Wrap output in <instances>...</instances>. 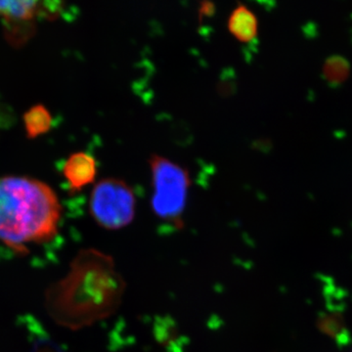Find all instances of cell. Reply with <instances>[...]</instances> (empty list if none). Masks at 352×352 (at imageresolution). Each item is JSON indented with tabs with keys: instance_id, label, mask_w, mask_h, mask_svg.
<instances>
[{
	"instance_id": "277c9868",
	"label": "cell",
	"mask_w": 352,
	"mask_h": 352,
	"mask_svg": "<svg viewBox=\"0 0 352 352\" xmlns=\"http://www.w3.org/2000/svg\"><path fill=\"white\" fill-rule=\"evenodd\" d=\"M135 196L126 182L105 178L92 190L90 214L103 228L118 230L131 223L135 214Z\"/></svg>"
},
{
	"instance_id": "8992f818",
	"label": "cell",
	"mask_w": 352,
	"mask_h": 352,
	"mask_svg": "<svg viewBox=\"0 0 352 352\" xmlns=\"http://www.w3.org/2000/svg\"><path fill=\"white\" fill-rule=\"evenodd\" d=\"M228 31L240 43H251L258 36V20L256 14L244 4H240L229 17Z\"/></svg>"
},
{
	"instance_id": "ba28073f",
	"label": "cell",
	"mask_w": 352,
	"mask_h": 352,
	"mask_svg": "<svg viewBox=\"0 0 352 352\" xmlns=\"http://www.w3.org/2000/svg\"><path fill=\"white\" fill-rule=\"evenodd\" d=\"M24 124L28 138H36L50 131L52 116L44 106H34L25 113Z\"/></svg>"
},
{
	"instance_id": "52a82bcc",
	"label": "cell",
	"mask_w": 352,
	"mask_h": 352,
	"mask_svg": "<svg viewBox=\"0 0 352 352\" xmlns=\"http://www.w3.org/2000/svg\"><path fill=\"white\" fill-rule=\"evenodd\" d=\"M38 1H0V16L9 22H23L32 20L43 11Z\"/></svg>"
},
{
	"instance_id": "6da1fadb",
	"label": "cell",
	"mask_w": 352,
	"mask_h": 352,
	"mask_svg": "<svg viewBox=\"0 0 352 352\" xmlns=\"http://www.w3.org/2000/svg\"><path fill=\"white\" fill-rule=\"evenodd\" d=\"M124 289L113 258L85 250L76 256L68 275L51 289L50 312L65 327H87L115 314Z\"/></svg>"
},
{
	"instance_id": "9c48e42d",
	"label": "cell",
	"mask_w": 352,
	"mask_h": 352,
	"mask_svg": "<svg viewBox=\"0 0 352 352\" xmlns=\"http://www.w3.org/2000/svg\"><path fill=\"white\" fill-rule=\"evenodd\" d=\"M324 72H325L329 80L340 82L344 80L349 73V66L342 58H333V59L329 60Z\"/></svg>"
},
{
	"instance_id": "5b68a950",
	"label": "cell",
	"mask_w": 352,
	"mask_h": 352,
	"mask_svg": "<svg viewBox=\"0 0 352 352\" xmlns=\"http://www.w3.org/2000/svg\"><path fill=\"white\" fill-rule=\"evenodd\" d=\"M96 173V161L87 153H75L64 164L63 175L71 189L75 191L94 182Z\"/></svg>"
},
{
	"instance_id": "3957f363",
	"label": "cell",
	"mask_w": 352,
	"mask_h": 352,
	"mask_svg": "<svg viewBox=\"0 0 352 352\" xmlns=\"http://www.w3.org/2000/svg\"><path fill=\"white\" fill-rule=\"evenodd\" d=\"M152 173L153 212L160 219L175 226H182L190 187L188 171L166 157H150Z\"/></svg>"
},
{
	"instance_id": "7a4b0ae2",
	"label": "cell",
	"mask_w": 352,
	"mask_h": 352,
	"mask_svg": "<svg viewBox=\"0 0 352 352\" xmlns=\"http://www.w3.org/2000/svg\"><path fill=\"white\" fill-rule=\"evenodd\" d=\"M62 208L45 183L25 177H0V241L14 251L56 236Z\"/></svg>"
}]
</instances>
